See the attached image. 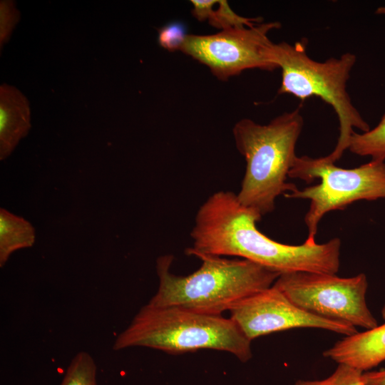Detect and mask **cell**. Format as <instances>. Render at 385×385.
Here are the masks:
<instances>
[{"label":"cell","mask_w":385,"mask_h":385,"mask_svg":"<svg viewBox=\"0 0 385 385\" xmlns=\"http://www.w3.org/2000/svg\"><path fill=\"white\" fill-rule=\"evenodd\" d=\"M262 217L242 205L237 195L220 190L199 207L190 235L188 255L236 256L280 274L311 272L335 274L340 265L341 240L291 245L273 240L256 223Z\"/></svg>","instance_id":"cell-1"},{"label":"cell","mask_w":385,"mask_h":385,"mask_svg":"<svg viewBox=\"0 0 385 385\" xmlns=\"http://www.w3.org/2000/svg\"><path fill=\"white\" fill-rule=\"evenodd\" d=\"M198 270L187 276L170 272L172 255L156 262L159 286L148 302L154 307H180L221 315L239 302L273 285L279 273L245 259L201 255Z\"/></svg>","instance_id":"cell-2"},{"label":"cell","mask_w":385,"mask_h":385,"mask_svg":"<svg viewBox=\"0 0 385 385\" xmlns=\"http://www.w3.org/2000/svg\"><path fill=\"white\" fill-rule=\"evenodd\" d=\"M304 119L299 108L285 112L266 125L243 118L233 127L236 148L246 161L239 202L261 217L272 212L281 195L298 188L287 182L297 157L296 144Z\"/></svg>","instance_id":"cell-3"},{"label":"cell","mask_w":385,"mask_h":385,"mask_svg":"<svg viewBox=\"0 0 385 385\" xmlns=\"http://www.w3.org/2000/svg\"><path fill=\"white\" fill-rule=\"evenodd\" d=\"M251 342L230 318L147 304L117 336L113 349L140 346L182 354L208 349L229 352L246 362L252 355Z\"/></svg>","instance_id":"cell-4"},{"label":"cell","mask_w":385,"mask_h":385,"mask_svg":"<svg viewBox=\"0 0 385 385\" xmlns=\"http://www.w3.org/2000/svg\"><path fill=\"white\" fill-rule=\"evenodd\" d=\"M306 46L307 41L303 40L294 44L272 43L270 56L282 71L278 94L292 95L302 101L317 96L333 108L339 123V135L334 149L325 157L335 163L348 149L354 128L362 133L370 129L346 91L356 58L347 52L339 58L317 61L308 56Z\"/></svg>","instance_id":"cell-5"},{"label":"cell","mask_w":385,"mask_h":385,"mask_svg":"<svg viewBox=\"0 0 385 385\" xmlns=\"http://www.w3.org/2000/svg\"><path fill=\"white\" fill-rule=\"evenodd\" d=\"M288 177L319 183L284 195L288 198L309 199L304 222L306 242L316 243L315 235L322 218L329 212L343 210L358 200L385 198V161H375L351 169L337 166L325 156L297 157Z\"/></svg>","instance_id":"cell-6"},{"label":"cell","mask_w":385,"mask_h":385,"mask_svg":"<svg viewBox=\"0 0 385 385\" xmlns=\"http://www.w3.org/2000/svg\"><path fill=\"white\" fill-rule=\"evenodd\" d=\"M273 286L305 311L325 319L359 327L378 325L366 303L364 273L351 277L311 272L282 274Z\"/></svg>","instance_id":"cell-7"},{"label":"cell","mask_w":385,"mask_h":385,"mask_svg":"<svg viewBox=\"0 0 385 385\" xmlns=\"http://www.w3.org/2000/svg\"><path fill=\"white\" fill-rule=\"evenodd\" d=\"M279 21L220 31L211 35L188 34L180 51L205 65L219 80L227 81L247 69L273 71L269 33Z\"/></svg>","instance_id":"cell-8"},{"label":"cell","mask_w":385,"mask_h":385,"mask_svg":"<svg viewBox=\"0 0 385 385\" xmlns=\"http://www.w3.org/2000/svg\"><path fill=\"white\" fill-rule=\"evenodd\" d=\"M230 319L250 340L294 328H318L349 336L356 328L345 322L312 314L293 303L273 285L239 302L230 309Z\"/></svg>","instance_id":"cell-9"},{"label":"cell","mask_w":385,"mask_h":385,"mask_svg":"<svg viewBox=\"0 0 385 385\" xmlns=\"http://www.w3.org/2000/svg\"><path fill=\"white\" fill-rule=\"evenodd\" d=\"M385 320V306L382 309ZM337 364L367 371L385 361V322L344 337L323 353Z\"/></svg>","instance_id":"cell-10"},{"label":"cell","mask_w":385,"mask_h":385,"mask_svg":"<svg viewBox=\"0 0 385 385\" xmlns=\"http://www.w3.org/2000/svg\"><path fill=\"white\" fill-rule=\"evenodd\" d=\"M29 103L16 87L0 86V160L11 155L31 127Z\"/></svg>","instance_id":"cell-11"},{"label":"cell","mask_w":385,"mask_h":385,"mask_svg":"<svg viewBox=\"0 0 385 385\" xmlns=\"http://www.w3.org/2000/svg\"><path fill=\"white\" fill-rule=\"evenodd\" d=\"M35 242L31 224L4 208L0 210V267L4 266L11 255L20 249L30 247Z\"/></svg>","instance_id":"cell-12"},{"label":"cell","mask_w":385,"mask_h":385,"mask_svg":"<svg viewBox=\"0 0 385 385\" xmlns=\"http://www.w3.org/2000/svg\"><path fill=\"white\" fill-rule=\"evenodd\" d=\"M192 14L200 21H207L210 26L222 30L252 27L262 22V19L246 18L233 11L225 0H192Z\"/></svg>","instance_id":"cell-13"},{"label":"cell","mask_w":385,"mask_h":385,"mask_svg":"<svg viewBox=\"0 0 385 385\" xmlns=\"http://www.w3.org/2000/svg\"><path fill=\"white\" fill-rule=\"evenodd\" d=\"M348 149L360 156H370L371 160L385 161V113L379 123L366 132H352Z\"/></svg>","instance_id":"cell-14"},{"label":"cell","mask_w":385,"mask_h":385,"mask_svg":"<svg viewBox=\"0 0 385 385\" xmlns=\"http://www.w3.org/2000/svg\"><path fill=\"white\" fill-rule=\"evenodd\" d=\"M59 385H98L97 366L91 355L86 351L77 353Z\"/></svg>","instance_id":"cell-15"},{"label":"cell","mask_w":385,"mask_h":385,"mask_svg":"<svg viewBox=\"0 0 385 385\" xmlns=\"http://www.w3.org/2000/svg\"><path fill=\"white\" fill-rule=\"evenodd\" d=\"M364 371L344 364H338L334 372L321 380H298L294 385H364Z\"/></svg>","instance_id":"cell-16"},{"label":"cell","mask_w":385,"mask_h":385,"mask_svg":"<svg viewBox=\"0 0 385 385\" xmlns=\"http://www.w3.org/2000/svg\"><path fill=\"white\" fill-rule=\"evenodd\" d=\"M185 25L179 21H172L158 29L159 45L169 51H180L187 36Z\"/></svg>","instance_id":"cell-17"},{"label":"cell","mask_w":385,"mask_h":385,"mask_svg":"<svg viewBox=\"0 0 385 385\" xmlns=\"http://www.w3.org/2000/svg\"><path fill=\"white\" fill-rule=\"evenodd\" d=\"M20 13L13 1H0V48L8 42L13 30L19 21Z\"/></svg>","instance_id":"cell-18"},{"label":"cell","mask_w":385,"mask_h":385,"mask_svg":"<svg viewBox=\"0 0 385 385\" xmlns=\"http://www.w3.org/2000/svg\"><path fill=\"white\" fill-rule=\"evenodd\" d=\"M364 385H385V368L379 371H367L363 373Z\"/></svg>","instance_id":"cell-19"},{"label":"cell","mask_w":385,"mask_h":385,"mask_svg":"<svg viewBox=\"0 0 385 385\" xmlns=\"http://www.w3.org/2000/svg\"><path fill=\"white\" fill-rule=\"evenodd\" d=\"M376 14L385 15V6L378 7L375 11Z\"/></svg>","instance_id":"cell-20"}]
</instances>
